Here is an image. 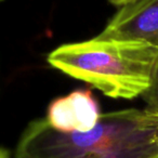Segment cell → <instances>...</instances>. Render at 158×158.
I'll return each instance as SVG.
<instances>
[{
	"label": "cell",
	"mask_w": 158,
	"mask_h": 158,
	"mask_svg": "<svg viewBox=\"0 0 158 158\" xmlns=\"http://www.w3.org/2000/svg\"><path fill=\"white\" fill-rule=\"evenodd\" d=\"M15 158H158V116L145 108L110 112L82 132L36 119L21 135Z\"/></svg>",
	"instance_id": "6da1fadb"
},
{
	"label": "cell",
	"mask_w": 158,
	"mask_h": 158,
	"mask_svg": "<svg viewBox=\"0 0 158 158\" xmlns=\"http://www.w3.org/2000/svg\"><path fill=\"white\" fill-rule=\"evenodd\" d=\"M157 56L158 48L146 42L97 36L57 47L48 63L106 97L133 100L148 89Z\"/></svg>",
	"instance_id": "7a4b0ae2"
},
{
	"label": "cell",
	"mask_w": 158,
	"mask_h": 158,
	"mask_svg": "<svg viewBox=\"0 0 158 158\" xmlns=\"http://www.w3.org/2000/svg\"><path fill=\"white\" fill-rule=\"evenodd\" d=\"M98 36L142 41L158 48V0H135L120 7Z\"/></svg>",
	"instance_id": "3957f363"
},
{
	"label": "cell",
	"mask_w": 158,
	"mask_h": 158,
	"mask_svg": "<svg viewBox=\"0 0 158 158\" xmlns=\"http://www.w3.org/2000/svg\"><path fill=\"white\" fill-rule=\"evenodd\" d=\"M101 112L90 90L80 89L57 98L50 103L46 120L61 131H87L98 123Z\"/></svg>",
	"instance_id": "277c9868"
},
{
	"label": "cell",
	"mask_w": 158,
	"mask_h": 158,
	"mask_svg": "<svg viewBox=\"0 0 158 158\" xmlns=\"http://www.w3.org/2000/svg\"><path fill=\"white\" fill-rule=\"evenodd\" d=\"M143 100L146 103L145 110L158 116V56L154 68L153 78L148 89L143 93Z\"/></svg>",
	"instance_id": "5b68a950"
},
{
	"label": "cell",
	"mask_w": 158,
	"mask_h": 158,
	"mask_svg": "<svg viewBox=\"0 0 158 158\" xmlns=\"http://www.w3.org/2000/svg\"><path fill=\"white\" fill-rule=\"evenodd\" d=\"M110 3H112L113 6H116V7H123V6L128 5V3H131L135 0H108Z\"/></svg>",
	"instance_id": "8992f818"
},
{
	"label": "cell",
	"mask_w": 158,
	"mask_h": 158,
	"mask_svg": "<svg viewBox=\"0 0 158 158\" xmlns=\"http://www.w3.org/2000/svg\"><path fill=\"white\" fill-rule=\"evenodd\" d=\"M0 158H11V156H10L9 152L6 151L2 147H0Z\"/></svg>",
	"instance_id": "52a82bcc"
},
{
	"label": "cell",
	"mask_w": 158,
	"mask_h": 158,
	"mask_svg": "<svg viewBox=\"0 0 158 158\" xmlns=\"http://www.w3.org/2000/svg\"><path fill=\"white\" fill-rule=\"evenodd\" d=\"M0 1H2V0H0Z\"/></svg>",
	"instance_id": "ba28073f"
}]
</instances>
